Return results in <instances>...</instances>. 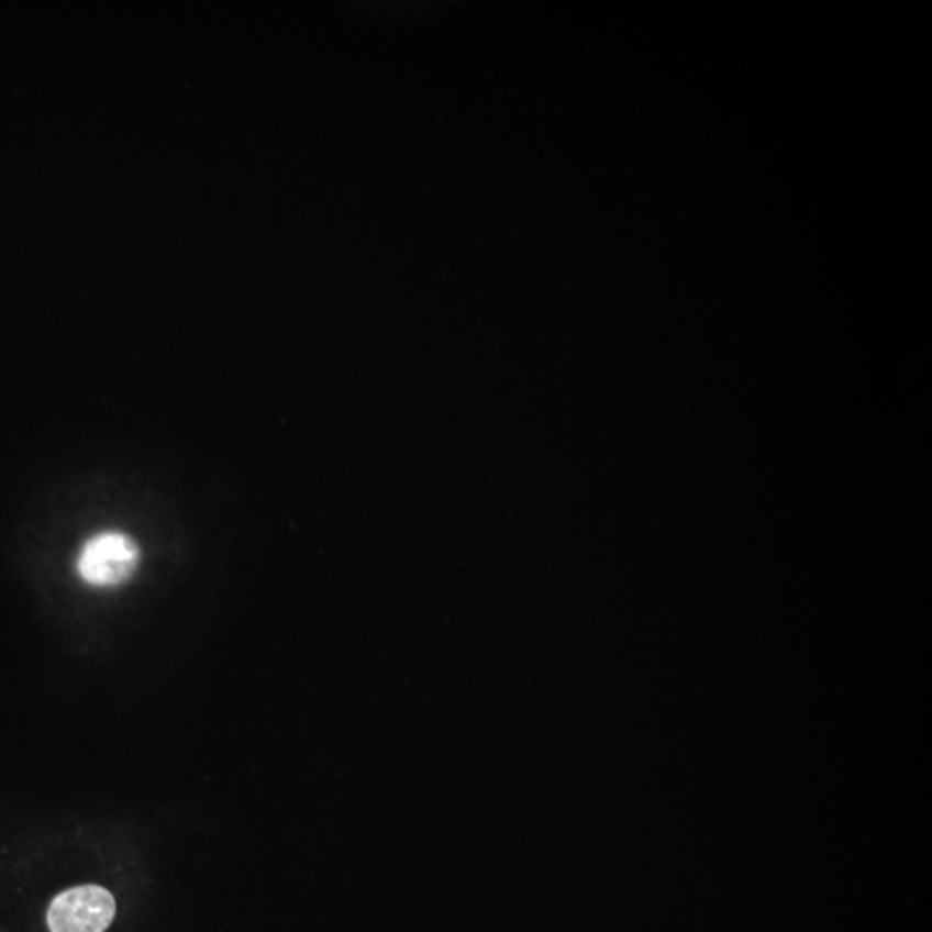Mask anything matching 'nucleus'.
Returning <instances> with one entry per match:
<instances>
[{"label":"nucleus","instance_id":"1","mask_svg":"<svg viewBox=\"0 0 932 932\" xmlns=\"http://www.w3.org/2000/svg\"><path fill=\"white\" fill-rule=\"evenodd\" d=\"M141 551L123 532H102L87 541L77 559L80 579L93 587H116L137 570Z\"/></svg>","mask_w":932,"mask_h":932},{"label":"nucleus","instance_id":"2","mask_svg":"<svg viewBox=\"0 0 932 932\" xmlns=\"http://www.w3.org/2000/svg\"><path fill=\"white\" fill-rule=\"evenodd\" d=\"M116 903L101 886H77L60 892L47 910L51 932H104L113 922Z\"/></svg>","mask_w":932,"mask_h":932}]
</instances>
